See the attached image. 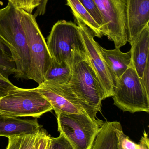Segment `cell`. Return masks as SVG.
I'll return each instance as SVG.
<instances>
[{
    "label": "cell",
    "instance_id": "22",
    "mask_svg": "<svg viewBox=\"0 0 149 149\" xmlns=\"http://www.w3.org/2000/svg\"><path fill=\"white\" fill-rule=\"evenodd\" d=\"M46 149H73L68 140L60 134L57 137L50 136Z\"/></svg>",
    "mask_w": 149,
    "mask_h": 149
},
{
    "label": "cell",
    "instance_id": "15",
    "mask_svg": "<svg viewBox=\"0 0 149 149\" xmlns=\"http://www.w3.org/2000/svg\"><path fill=\"white\" fill-rule=\"evenodd\" d=\"M119 123L117 121L104 122L92 149H120L117 133Z\"/></svg>",
    "mask_w": 149,
    "mask_h": 149
},
{
    "label": "cell",
    "instance_id": "19",
    "mask_svg": "<svg viewBox=\"0 0 149 149\" xmlns=\"http://www.w3.org/2000/svg\"><path fill=\"white\" fill-rule=\"evenodd\" d=\"M0 72L8 79L10 74H15L16 67L11 54L0 49Z\"/></svg>",
    "mask_w": 149,
    "mask_h": 149
},
{
    "label": "cell",
    "instance_id": "7",
    "mask_svg": "<svg viewBox=\"0 0 149 149\" xmlns=\"http://www.w3.org/2000/svg\"><path fill=\"white\" fill-rule=\"evenodd\" d=\"M112 97L114 105L122 111L149 113V95L131 63L126 72L115 81Z\"/></svg>",
    "mask_w": 149,
    "mask_h": 149
},
{
    "label": "cell",
    "instance_id": "13",
    "mask_svg": "<svg viewBox=\"0 0 149 149\" xmlns=\"http://www.w3.org/2000/svg\"><path fill=\"white\" fill-rule=\"evenodd\" d=\"M131 65L135 70L138 77L141 79L149 63V24L140 33L131 45Z\"/></svg>",
    "mask_w": 149,
    "mask_h": 149
},
{
    "label": "cell",
    "instance_id": "2",
    "mask_svg": "<svg viewBox=\"0 0 149 149\" xmlns=\"http://www.w3.org/2000/svg\"><path fill=\"white\" fill-rule=\"evenodd\" d=\"M72 66V74L68 85L85 105L87 114L96 120V115L101 110V102L105 97L85 53L74 50Z\"/></svg>",
    "mask_w": 149,
    "mask_h": 149
},
{
    "label": "cell",
    "instance_id": "11",
    "mask_svg": "<svg viewBox=\"0 0 149 149\" xmlns=\"http://www.w3.org/2000/svg\"><path fill=\"white\" fill-rule=\"evenodd\" d=\"M127 42L133 45L149 24V0H126Z\"/></svg>",
    "mask_w": 149,
    "mask_h": 149
},
{
    "label": "cell",
    "instance_id": "12",
    "mask_svg": "<svg viewBox=\"0 0 149 149\" xmlns=\"http://www.w3.org/2000/svg\"><path fill=\"white\" fill-rule=\"evenodd\" d=\"M42 128L37 119H22L0 114V136L8 137L35 134Z\"/></svg>",
    "mask_w": 149,
    "mask_h": 149
},
{
    "label": "cell",
    "instance_id": "10",
    "mask_svg": "<svg viewBox=\"0 0 149 149\" xmlns=\"http://www.w3.org/2000/svg\"><path fill=\"white\" fill-rule=\"evenodd\" d=\"M35 89L50 102L56 114L86 113L85 105L73 92L68 83L55 84L43 82Z\"/></svg>",
    "mask_w": 149,
    "mask_h": 149
},
{
    "label": "cell",
    "instance_id": "1",
    "mask_svg": "<svg viewBox=\"0 0 149 149\" xmlns=\"http://www.w3.org/2000/svg\"><path fill=\"white\" fill-rule=\"evenodd\" d=\"M0 38L8 46L15 61L17 79H29L31 59L18 8L8 2L0 9Z\"/></svg>",
    "mask_w": 149,
    "mask_h": 149
},
{
    "label": "cell",
    "instance_id": "18",
    "mask_svg": "<svg viewBox=\"0 0 149 149\" xmlns=\"http://www.w3.org/2000/svg\"><path fill=\"white\" fill-rule=\"evenodd\" d=\"M43 129L35 134L9 137L6 149H38Z\"/></svg>",
    "mask_w": 149,
    "mask_h": 149
},
{
    "label": "cell",
    "instance_id": "16",
    "mask_svg": "<svg viewBox=\"0 0 149 149\" xmlns=\"http://www.w3.org/2000/svg\"><path fill=\"white\" fill-rule=\"evenodd\" d=\"M72 66L66 63H59L52 59L51 64L44 77V83L64 84L71 78Z\"/></svg>",
    "mask_w": 149,
    "mask_h": 149
},
{
    "label": "cell",
    "instance_id": "5",
    "mask_svg": "<svg viewBox=\"0 0 149 149\" xmlns=\"http://www.w3.org/2000/svg\"><path fill=\"white\" fill-rule=\"evenodd\" d=\"M52 110L50 102L35 88L17 87L0 98V114L4 115L38 118Z\"/></svg>",
    "mask_w": 149,
    "mask_h": 149
},
{
    "label": "cell",
    "instance_id": "3",
    "mask_svg": "<svg viewBox=\"0 0 149 149\" xmlns=\"http://www.w3.org/2000/svg\"><path fill=\"white\" fill-rule=\"evenodd\" d=\"M18 11L30 57L29 79L39 85L44 82L45 74L51 64L52 58L36 17L24 10L18 9Z\"/></svg>",
    "mask_w": 149,
    "mask_h": 149
},
{
    "label": "cell",
    "instance_id": "20",
    "mask_svg": "<svg viewBox=\"0 0 149 149\" xmlns=\"http://www.w3.org/2000/svg\"><path fill=\"white\" fill-rule=\"evenodd\" d=\"M87 11L94 19L102 31L103 34V21L102 16L94 0H79Z\"/></svg>",
    "mask_w": 149,
    "mask_h": 149
},
{
    "label": "cell",
    "instance_id": "6",
    "mask_svg": "<svg viewBox=\"0 0 149 149\" xmlns=\"http://www.w3.org/2000/svg\"><path fill=\"white\" fill-rule=\"evenodd\" d=\"M47 47L52 59L72 65L74 50L85 53L78 25L65 20L58 21L47 38Z\"/></svg>",
    "mask_w": 149,
    "mask_h": 149
},
{
    "label": "cell",
    "instance_id": "27",
    "mask_svg": "<svg viewBox=\"0 0 149 149\" xmlns=\"http://www.w3.org/2000/svg\"><path fill=\"white\" fill-rule=\"evenodd\" d=\"M140 148L139 149H149V139L146 131L143 132V136L140 141Z\"/></svg>",
    "mask_w": 149,
    "mask_h": 149
},
{
    "label": "cell",
    "instance_id": "24",
    "mask_svg": "<svg viewBox=\"0 0 149 149\" xmlns=\"http://www.w3.org/2000/svg\"><path fill=\"white\" fill-rule=\"evenodd\" d=\"M17 88L0 72V98L7 95L10 91Z\"/></svg>",
    "mask_w": 149,
    "mask_h": 149
},
{
    "label": "cell",
    "instance_id": "23",
    "mask_svg": "<svg viewBox=\"0 0 149 149\" xmlns=\"http://www.w3.org/2000/svg\"><path fill=\"white\" fill-rule=\"evenodd\" d=\"M16 8L24 10L28 13L32 14L35 9L38 5V0H8Z\"/></svg>",
    "mask_w": 149,
    "mask_h": 149
},
{
    "label": "cell",
    "instance_id": "28",
    "mask_svg": "<svg viewBox=\"0 0 149 149\" xmlns=\"http://www.w3.org/2000/svg\"><path fill=\"white\" fill-rule=\"evenodd\" d=\"M7 48L8 49V45L4 41H3V40L1 38H0V49L6 51Z\"/></svg>",
    "mask_w": 149,
    "mask_h": 149
},
{
    "label": "cell",
    "instance_id": "25",
    "mask_svg": "<svg viewBox=\"0 0 149 149\" xmlns=\"http://www.w3.org/2000/svg\"><path fill=\"white\" fill-rule=\"evenodd\" d=\"M141 83L147 94L149 95V63L147 64L146 69L141 79Z\"/></svg>",
    "mask_w": 149,
    "mask_h": 149
},
{
    "label": "cell",
    "instance_id": "26",
    "mask_svg": "<svg viewBox=\"0 0 149 149\" xmlns=\"http://www.w3.org/2000/svg\"><path fill=\"white\" fill-rule=\"evenodd\" d=\"M48 1V0H38L39 5L36 8V11L33 15V16L36 18L38 16L44 15L46 11V6Z\"/></svg>",
    "mask_w": 149,
    "mask_h": 149
},
{
    "label": "cell",
    "instance_id": "4",
    "mask_svg": "<svg viewBox=\"0 0 149 149\" xmlns=\"http://www.w3.org/2000/svg\"><path fill=\"white\" fill-rule=\"evenodd\" d=\"M58 130L73 149H92L101 127V120H92L85 112L77 114L57 113Z\"/></svg>",
    "mask_w": 149,
    "mask_h": 149
},
{
    "label": "cell",
    "instance_id": "14",
    "mask_svg": "<svg viewBox=\"0 0 149 149\" xmlns=\"http://www.w3.org/2000/svg\"><path fill=\"white\" fill-rule=\"evenodd\" d=\"M100 50L115 86V81L122 76L130 66V51L124 53L120 50V48L107 50L101 46Z\"/></svg>",
    "mask_w": 149,
    "mask_h": 149
},
{
    "label": "cell",
    "instance_id": "8",
    "mask_svg": "<svg viewBox=\"0 0 149 149\" xmlns=\"http://www.w3.org/2000/svg\"><path fill=\"white\" fill-rule=\"evenodd\" d=\"M103 21V34L120 48L127 42L126 0H94Z\"/></svg>",
    "mask_w": 149,
    "mask_h": 149
},
{
    "label": "cell",
    "instance_id": "17",
    "mask_svg": "<svg viewBox=\"0 0 149 149\" xmlns=\"http://www.w3.org/2000/svg\"><path fill=\"white\" fill-rule=\"evenodd\" d=\"M67 5L71 9L77 22H80L93 32L95 37L101 38L102 31L94 19L79 0H66Z\"/></svg>",
    "mask_w": 149,
    "mask_h": 149
},
{
    "label": "cell",
    "instance_id": "21",
    "mask_svg": "<svg viewBox=\"0 0 149 149\" xmlns=\"http://www.w3.org/2000/svg\"><path fill=\"white\" fill-rule=\"evenodd\" d=\"M117 133L119 139L120 149H139V143L133 141L129 136L123 133L121 123H119L117 127Z\"/></svg>",
    "mask_w": 149,
    "mask_h": 149
},
{
    "label": "cell",
    "instance_id": "9",
    "mask_svg": "<svg viewBox=\"0 0 149 149\" xmlns=\"http://www.w3.org/2000/svg\"><path fill=\"white\" fill-rule=\"evenodd\" d=\"M85 46V54L99 79L105 99L113 96L115 84L104 60L99 45L94 40L93 32L85 24L77 22Z\"/></svg>",
    "mask_w": 149,
    "mask_h": 149
}]
</instances>
